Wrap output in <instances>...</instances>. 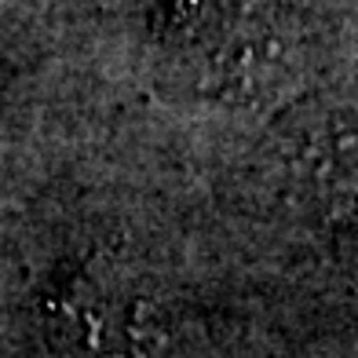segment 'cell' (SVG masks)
I'll return each instance as SVG.
<instances>
[{
    "label": "cell",
    "mask_w": 358,
    "mask_h": 358,
    "mask_svg": "<svg viewBox=\"0 0 358 358\" xmlns=\"http://www.w3.org/2000/svg\"><path fill=\"white\" fill-rule=\"evenodd\" d=\"M169 59L176 77L223 99H267L292 77V41L259 0H179Z\"/></svg>",
    "instance_id": "6da1fadb"
}]
</instances>
